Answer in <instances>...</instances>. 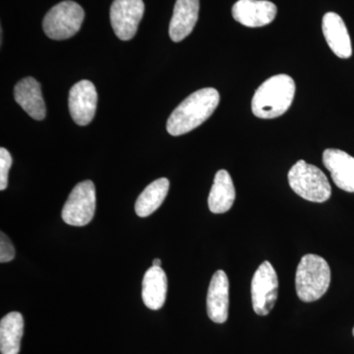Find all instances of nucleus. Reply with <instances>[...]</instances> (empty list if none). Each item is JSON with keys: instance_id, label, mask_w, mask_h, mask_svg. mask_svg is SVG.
<instances>
[{"instance_id": "1", "label": "nucleus", "mask_w": 354, "mask_h": 354, "mask_svg": "<svg viewBox=\"0 0 354 354\" xmlns=\"http://www.w3.org/2000/svg\"><path fill=\"white\" fill-rule=\"evenodd\" d=\"M220 104V94L214 88H205L193 93L171 114L167 130L172 136H180L200 127L209 120Z\"/></svg>"}, {"instance_id": "2", "label": "nucleus", "mask_w": 354, "mask_h": 354, "mask_svg": "<svg viewBox=\"0 0 354 354\" xmlns=\"http://www.w3.org/2000/svg\"><path fill=\"white\" fill-rule=\"evenodd\" d=\"M295 83L286 74L272 76L266 80L255 92L251 104L254 115L272 120L283 115L292 104Z\"/></svg>"}, {"instance_id": "3", "label": "nucleus", "mask_w": 354, "mask_h": 354, "mask_svg": "<svg viewBox=\"0 0 354 354\" xmlns=\"http://www.w3.org/2000/svg\"><path fill=\"white\" fill-rule=\"evenodd\" d=\"M330 283V270L327 261L316 254H307L298 264L295 288L299 299L313 302L327 292Z\"/></svg>"}, {"instance_id": "4", "label": "nucleus", "mask_w": 354, "mask_h": 354, "mask_svg": "<svg viewBox=\"0 0 354 354\" xmlns=\"http://www.w3.org/2000/svg\"><path fill=\"white\" fill-rule=\"evenodd\" d=\"M291 189L307 201L324 203L330 199L332 188L327 176L316 165L304 160L292 165L288 174Z\"/></svg>"}, {"instance_id": "5", "label": "nucleus", "mask_w": 354, "mask_h": 354, "mask_svg": "<svg viewBox=\"0 0 354 354\" xmlns=\"http://www.w3.org/2000/svg\"><path fill=\"white\" fill-rule=\"evenodd\" d=\"M85 12L74 1H62L46 13L43 21L46 36L55 41H64L78 32L83 24Z\"/></svg>"}, {"instance_id": "6", "label": "nucleus", "mask_w": 354, "mask_h": 354, "mask_svg": "<svg viewBox=\"0 0 354 354\" xmlns=\"http://www.w3.org/2000/svg\"><path fill=\"white\" fill-rule=\"evenodd\" d=\"M95 203L97 197L95 184L91 180L77 184L62 209V220L67 225L73 227L88 225L94 218Z\"/></svg>"}, {"instance_id": "7", "label": "nucleus", "mask_w": 354, "mask_h": 354, "mask_svg": "<svg viewBox=\"0 0 354 354\" xmlns=\"http://www.w3.org/2000/svg\"><path fill=\"white\" fill-rule=\"evenodd\" d=\"M279 279L271 263L265 261L254 274L251 283V297L254 312L267 316L278 299Z\"/></svg>"}, {"instance_id": "8", "label": "nucleus", "mask_w": 354, "mask_h": 354, "mask_svg": "<svg viewBox=\"0 0 354 354\" xmlns=\"http://www.w3.org/2000/svg\"><path fill=\"white\" fill-rule=\"evenodd\" d=\"M145 12L143 0H114L111 7V22L121 41H129L136 35Z\"/></svg>"}, {"instance_id": "9", "label": "nucleus", "mask_w": 354, "mask_h": 354, "mask_svg": "<svg viewBox=\"0 0 354 354\" xmlns=\"http://www.w3.org/2000/svg\"><path fill=\"white\" fill-rule=\"evenodd\" d=\"M97 104V90L91 81H80L70 90L68 99L70 114L74 122L80 127H86L94 120Z\"/></svg>"}, {"instance_id": "10", "label": "nucleus", "mask_w": 354, "mask_h": 354, "mask_svg": "<svg viewBox=\"0 0 354 354\" xmlns=\"http://www.w3.org/2000/svg\"><path fill=\"white\" fill-rule=\"evenodd\" d=\"M278 9L267 0H239L232 7L234 20L246 27L269 25L276 18Z\"/></svg>"}, {"instance_id": "11", "label": "nucleus", "mask_w": 354, "mask_h": 354, "mask_svg": "<svg viewBox=\"0 0 354 354\" xmlns=\"http://www.w3.org/2000/svg\"><path fill=\"white\" fill-rule=\"evenodd\" d=\"M323 164L339 189L354 192L353 157L337 149H327L323 153Z\"/></svg>"}, {"instance_id": "12", "label": "nucleus", "mask_w": 354, "mask_h": 354, "mask_svg": "<svg viewBox=\"0 0 354 354\" xmlns=\"http://www.w3.org/2000/svg\"><path fill=\"white\" fill-rule=\"evenodd\" d=\"M230 306V281L227 274L218 270L209 283L207 295V312L213 322L225 323L227 320Z\"/></svg>"}, {"instance_id": "13", "label": "nucleus", "mask_w": 354, "mask_h": 354, "mask_svg": "<svg viewBox=\"0 0 354 354\" xmlns=\"http://www.w3.org/2000/svg\"><path fill=\"white\" fill-rule=\"evenodd\" d=\"M14 99L34 120H43L46 118V104L41 84L32 77H27L16 84Z\"/></svg>"}, {"instance_id": "14", "label": "nucleus", "mask_w": 354, "mask_h": 354, "mask_svg": "<svg viewBox=\"0 0 354 354\" xmlns=\"http://www.w3.org/2000/svg\"><path fill=\"white\" fill-rule=\"evenodd\" d=\"M322 29L326 41L330 50L339 58H349L353 55L351 37L341 16L335 12L326 13Z\"/></svg>"}, {"instance_id": "15", "label": "nucleus", "mask_w": 354, "mask_h": 354, "mask_svg": "<svg viewBox=\"0 0 354 354\" xmlns=\"http://www.w3.org/2000/svg\"><path fill=\"white\" fill-rule=\"evenodd\" d=\"M199 0H176L169 24V37L178 43L189 36L199 16Z\"/></svg>"}, {"instance_id": "16", "label": "nucleus", "mask_w": 354, "mask_h": 354, "mask_svg": "<svg viewBox=\"0 0 354 354\" xmlns=\"http://www.w3.org/2000/svg\"><path fill=\"white\" fill-rule=\"evenodd\" d=\"M142 286L144 304L151 310L162 308L167 293V278L164 270L153 266L145 272Z\"/></svg>"}, {"instance_id": "17", "label": "nucleus", "mask_w": 354, "mask_h": 354, "mask_svg": "<svg viewBox=\"0 0 354 354\" xmlns=\"http://www.w3.org/2000/svg\"><path fill=\"white\" fill-rule=\"evenodd\" d=\"M235 200V189L232 176L225 169L216 172L208 198L209 209L214 214L227 213Z\"/></svg>"}, {"instance_id": "18", "label": "nucleus", "mask_w": 354, "mask_h": 354, "mask_svg": "<svg viewBox=\"0 0 354 354\" xmlns=\"http://www.w3.org/2000/svg\"><path fill=\"white\" fill-rule=\"evenodd\" d=\"M24 333V319L19 312H11L0 321L1 354H19L21 339Z\"/></svg>"}, {"instance_id": "19", "label": "nucleus", "mask_w": 354, "mask_h": 354, "mask_svg": "<svg viewBox=\"0 0 354 354\" xmlns=\"http://www.w3.org/2000/svg\"><path fill=\"white\" fill-rule=\"evenodd\" d=\"M169 190V181L167 178H158L149 184L140 194L135 204V211L141 218L152 215L153 212L160 208L165 201Z\"/></svg>"}, {"instance_id": "20", "label": "nucleus", "mask_w": 354, "mask_h": 354, "mask_svg": "<svg viewBox=\"0 0 354 354\" xmlns=\"http://www.w3.org/2000/svg\"><path fill=\"white\" fill-rule=\"evenodd\" d=\"M12 165V157L6 149H0V190H6L8 186V174Z\"/></svg>"}, {"instance_id": "21", "label": "nucleus", "mask_w": 354, "mask_h": 354, "mask_svg": "<svg viewBox=\"0 0 354 354\" xmlns=\"http://www.w3.org/2000/svg\"><path fill=\"white\" fill-rule=\"evenodd\" d=\"M0 235V262H10L15 257V249L6 234L1 232Z\"/></svg>"}, {"instance_id": "22", "label": "nucleus", "mask_w": 354, "mask_h": 354, "mask_svg": "<svg viewBox=\"0 0 354 354\" xmlns=\"http://www.w3.org/2000/svg\"><path fill=\"white\" fill-rule=\"evenodd\" d=\"M153 267H160V266H162V260H160V259L153 260Z\"/></svg>"}, {"instance_id": "23", "label": "nucleus", "mask_w": 354, "mask_h": 354, "mask_svg": "<svg viewBox=\"0 0 354 354\" xmlns=\"http://www.w3.org/2000/svg\"><path fill=\"white\" fill-rule=\"evenodd\" d=\"M353 337H354V328H353Z\"/></svg>"}]
</instances>
